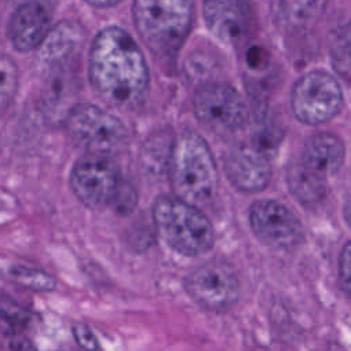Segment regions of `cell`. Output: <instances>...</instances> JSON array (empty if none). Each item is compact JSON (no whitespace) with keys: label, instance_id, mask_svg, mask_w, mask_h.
<instances>
[{"label":"cell","instance_id":"obj_1","mask_svg":"<svg viewBox=\"0 0 351 351\" xmlns=\"http://www.w3.org/2000/svg\"><path fill=\"white\" fill-rule=\"evenodd\" d=\"M88 73L92 88L111 107L133 108L147 93L149 71L144 53L121 27L110 26L96 34Z\"/></svg>","mask_w":351,"mask_h":351},{"label":"cell","instance_id":"obj_2","mask_svg":"<svg viewBox=\"0 0 351 351\" xmlns=\"http://www.w3.org/2000/svg\"><path fill=\"white\" fill-rule=\"evenodd\" d=\"M167 173L174 196L202 208L217 193L218 171L207 143L195 132H182L173 140Z\"/></svg>","mask_w":351,"mask_h":351},{"label":"cell","instance_id":"obj_3","mask_svg":"<svg viewBox=\"0 0 351 351\" xmlns=\"http://www.w3.org/2000/svg\"><path fill=\"white\" fill-rule=\"evenodd\" d=\"M193 19V0H133V21L148 49L159 58L174 56Z\"/></svg>","mask_w":351,"mask_h":351},{"label":"cell","instance_id":"obj_4","mask_svg":"<svg viewBox=\"0 0 351 351\" xmlns=\"http://www.w3.org/2000/svg\"><path fill=\"white\" fill-rule=\"evenodd\" d=\"M152 222L160 239L182 255H202L214 244V228L202 208L174 195L155 200Z\"/></svg>","mask_w":351,"mask_h":351},{"label":"cell","instance_id":"obj_5","mask_svg":"<svg viewBox=\"0 0 351 351\" xmlns=\"http://www.w3.org/2000/svg\"><path fill=\"white\" fill-rule=\"evenodd\" d=\"M66 130L85 152L112 156L128 141V129L114 114L90 103H78L67 112Z\"/></svg>","mask_w":351,"mask_h":351},{"label":"cell","instance_id":"obj_6","mask_svg":"<svg viewBox=\"0 0 351 351\" xmlns=\"http://www.w3.org/2000/svg\"><path fill=\"white\" fill-rule=\"evenodd\" d=\"M122 184L112 156L86 152L71 169L70 188L88 208L99 210L112 204Z\"/></svg>","mask_w":351,"mask_h":351},{"label":"cell","instance_id":"obj_7","mask_svg":"<svg viewBox=\"0 0 351 351\" xmlns=\"http://www.w3.org/2000/svg\"><path fill=\"white\" fill-rule=\"evenodd\" d=\"M196 118L215 133H233L247 121L240 93L225 82H204L193 93Z\"/></svg>","mask_w":351,"mask_h":351},{"label":"cell","instance_id":"obj_8","mask_svg":"<svg viewBox=\"0 0 351 351\" xmlns=\"http://www.w3.org/2000/svg\"><path fill=\"white\" fill-rule=\"evenodd\" d=\"M343 93L335 77L325 71H310L298 80L292 89L295 117L307 125L332 119L341 107Z\"/></svg>","mask_w":351,"mask_h":351},{"label":"cell","instance_id":"obj_9","mask_svg":"<svg viewBox=\"0 0 351 351\" xmlns=\"http://www.w3.org/2000/svg\"><path fill=\"white\" fill-rule=\"evenodd\" d=\"M189 296L208 310H225L233 306L240 293L234 269L223 261H208L192 270L185 280Z\"/></svg>","mask_w":351,"mask_h":351},{"label":"cell","instance_id":"obj_10","mask_svg":"<svg viewBox=\"0 0 351 351\" xmlns=\"http://www.w3.org/2000/svg\"><path fill=\"white\" fill-rule=\"evenodd\" d=\"M250 222L254 233L271 247L289 248L303 237V226L299 218L276 200L255 202L251 206Z\"/></svg>","mask_w":351,"mask_h":351},{"label":"cell","instance_id":"obj_11","mask_svg":"<svg viewBox=\"0 0 351 351\" xmlns=\"http://www.w3.org/2000/svg\"><path fill=\"white\" fill-rule=\"evenodd\" d=\"M84 47V32L74 22H62L51 27L40 44L37 63L49 75H62L78 60Z\"/></svg>","mask_w":351,"mask_h":351},{"label":"cell","instance_id":"obj_12","mask_svg":"<svg viewBox=\"0 0 351 351\" xmlns=\"http://www.w3.org/2000/svg\"><path fill=\"white\" fill-rule=\"evenodd\" d=\"M203 16L208 30L222 43L239 44L251 22L248 0H203Z\"/></svg>","mask_w":351,"mask_h":351},{"label":"cell","instance_id":"obj_13","mask_svg":"<svg viewBox=\"0 0 351 351\" xmlns=\"http://www.w3.org/2000/svg\"><path fill=\"white\" fill-rule=\"evenodd\" d=\"M223 169L229 181L244 192L263 189L271 176L269 159L256 145H240L229 151Z\"/></svg>","mask_w":351,"mask_h":351},{"label":"cell","instance_id":"obj_14","mask_svg":"<svg viewBox=\"0 0 351 351\" xmlns=\"http://www.w3.org/2000/svg\"><path fill=\"white\" fill-rule=\"evenodd\" d=\"M51 8L36 3H19L7 26V36L19 52L40 47L51 30Z\"/></svg>","mask_w":351,"mask_h":351},{"label":"cell","instance_id":"obj_15","mask_svg":"<svg viewBox=\"0 0 351 351\" xmlns=\"http://www.w3.org/2000/svg\"><path fill=\"white\" fill-rule=\"evenodd\" d=\"M326 3L328 0H271L270 14L277 27L296 32L314 22Z\"/></svg>","mask_w":351,"mask_h":351},{"label":"cell","instance_id":"obj_16","mask_svg":"<svg viewBox=\"0 0 351 351\" xmlns=\"http://www.w3.org/2000/svg\"><path fill=\"white\" fill-rule=\"evenodd\" d=\"M302 160L319 174L332 176L343 165L344 145L330 133L315 134L307 141Z\"/></svg>","mask_w":351,"mask_h":351},{"label":"cell","instance_id":"obj_17","mask_svg":"<svg viewBox=\"0 0 351 351\" xmlns=\"http://www.w3.org/2000/svg\"><path fill=\"white\" fill-rule=\"evenodd\" d=\"M325 178L302 159L296 160L288 171L289 189L304 206H314L325 196Z\"/></svg>","mask_w":351,"mask_h":351},{"label":"cell","instance_id":"obj_18","mask_svg":"<svg viewBox=\"0 0 351 351\" xmlns=\"http://www.w3.org/2000/svg\"><path fill=\"white\" fill-rule=\"evenodd\" d=\"M329 52L333 69L344 78L351 80V23L336 33Z\"/></svg>","mask_w":351,"mask_h":351},{"label":"cell","instance_id":"obj_19","mask_svg":"<svg viewBox=\"0 0 351 351\" xmlns=\"http://www.w3.org/2000/svg\"><path fill=\"white\" fill-rule=\"evenodd\" d=\"M8 277L21 287L36 292H49L56 287L55 278L51 274L34 267L14 266L8 270Z\"/></svg>","mask_w":351,"mask_h":351},{"label":"cell","instance_id":"obj_20","mask_svg":"<svg viewBox=\"0 0 351 351\" xmlns=\"http://www.w3.org/2000/svg\"><path fill=\"white\" fill-rule=\"evenodd\" d=\"M18 88V69L14 60L0 53V110H4L14 99Z\"/></svg>","mask_w":351,"mask_h":351},{"label":"cell","instance_id":"obj_21","mask_svg":"<svg viewBox=\"0 0 351 351\" xmlns=\"http://www.w3.org/2000/svg\"><path fill=\"white\" fill-rule=\"evenodd\" d=\"M0 314L12 326H23L29 321L27 311L8 296L0 298Z\"/></svg>","mask_w":351,"mask_h":351},{"label":"cell","instance_id":"obj_22","mask_svg":"<svg viewBox=\"0 0 351 351\" xmlns=\"http://www.w3.org/2000/svg\"><path fill=\"white\" fill-rule=\"evenodd\" d=\"M339 280L343 289L351 296V241H348L340 252Z\"/></svg>","mask_w":351,"mask_h":351},{"label":"cell","instance_id":"obj_23","mask_svg":"<svg viewBox=\"0 0 351 351\" xmlns=\"http://www.w3.org/2000/svg\"><path fill=\"white\" fill-rule=\"evenodd\" d=\"M136 204V193L134 191L130 188V185L125 184L122 181L115 197H114V202H112V206L115 207L117 211L122 213V214H128L133 210Z\"/></svg>","mask_w":351,"mask_h":351},{"label":"cell","instance_id":"obj_24","mask_svg":"<svg viewBox=\"0 0 351 351\" xmlns=\"http://www.w3.org/2000/svg\"><path fill=\"white\" fill-rule=\"evenodd\" d=\"M71 330H73V336L80 347H82L85 350H96L100 347L97 337L95 336V333L92 332V329L88 325L75 324Z\"/></svg>","mask_w":351,"mask_h":351},{"label":"cell","instance_id":"obj_25","mask_svg":"<svg viewBox=\"0 0 351 351\" xmlns=\"http://www.w3.org/2000/svg\"><path fill=\"white\" fill-rule=\"evenodd\" d=\"M85 1L95 7H111L118 4L121 0H85Z\"/></svg>","mask_w":351,"mask_h":351},{"label":"cell","instance_id":"obj_26","mask_svg":"<svg viewBox=\"0 0 351 351\" xmlns=\"http://www.w3.org/2000/svg\"><path fill=\"white\" fill-rule=\"evenodd\" d=\"M18 4L19 3H25V1H36V3H40V4H43V5H45V7H48V8H52L53 5H56V3L59 1V0H15Z\"/></svg>","mask_w":351,"mask_h":351},{"label":"cell","instance_id":"obj_27","mask_svg":"<svg viewBox=\"0 0 351 351\" xmlns=\"http://www.w3.org/2000/svg\"><path fill=\"white\" fill-rule=\"evenodd\" d=\"M346 217H347L348 223L351 225V197L348 199V202H347V204H346Z\"/></svg>","mask_w":351,"mask_h":351}]
</instances>
